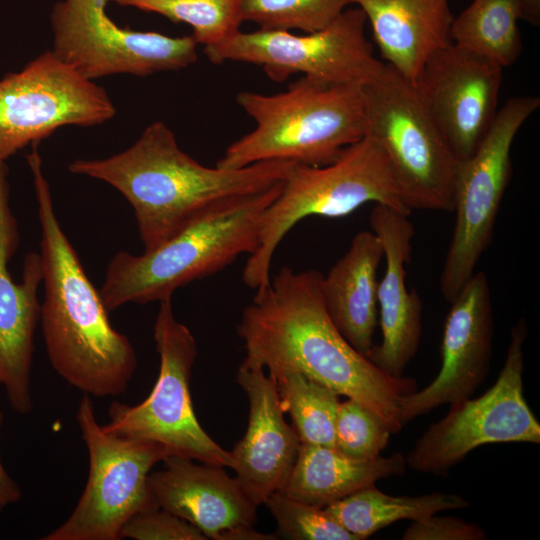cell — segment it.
Here are the masks:
<instances>
[{
    "instance_id": "1",
    "label": "cell",
    "mask_w": 540,
    "mask_h": 540,
    "mask_svg": "<svg viewBox=\"0 0 540 540\" xmlns=\"http://www.w3.org/2000/svg\"><path fill=\"white\" fill-rule=\"evenodd\" d=\"M323 274L283 267L256 290L237 325L243 361L276 376L297 371L365 405L389 426L403 429L402 401L417 391L409 377H393L356 351L333 324L324 305Z\"/></svg>"
},
{
    "instance_id": "2",
    "label": "cell",
    "mask_w": 540,
    "mask_h": 540,
    "mask_svg": "<svg viewBox=\"0 0 540 540\" xmlns=\"http://www.w3.org/2000/svg\"><path fill=\"white\" fill-rule=\"evenodd\" d=\"M27 161L41 229L44 298L40 324L49 361L68 384L95 397L125 393L137 357L129 339L115 330L108 310L87 276L56 216L38 143Z\"/></svg>"
},
{
    "instance_id": "3",
    "label": "cell",
    "mask_w": 540,
    "mask_h": 540,
    "mask_svg": "<svg viewBox=\"0 0 540 540\" xmlns=\"http://www.w3.org/2000/svg\"><path fill=\"white\" fill-rule=\"evenodd\" d=\"M295 163L207 167L181 150L174 133L157 121L126 150L104 159H77L68 169L108 183L127 199L144 251H149L211 206L283 181Z\"/></svg>"
},
{
    "instance_id": "4",
    "label": "cell",
    "mask_w": 540,
    "mask_h": 540,
    "mask_svg": "<svg viewBox=\"0 0 540 540\" xmlns=\"http://www.w3.org/2000/svg\"><path fill=\"white\" fill-rule=\"evenodd\" d=\"M283 181L211 206L152 250L116 253L99 290L107 310L172 298L178 288L223 270L243 254H253L262 215Z\"/></svg>"
},
{
    "instance_id": "5",
    "label": "cell",
    "mask_w": 540,
    "mask_h": 540,
    "mask_svg": "<svg viewBox=\"0 0 540 540\" xmlns=\"http://www.w3.org/2000/svg\"><path fill=\"white\" fill-rule=\"evenodd\" d=\"M236 102L256 127L226 149L216 164L222 169L267 160L323 166L366 134L361 86L303 76L277 94L239 92Z\"/></svg>"
},
{
    "instance_id": "6",
    "label": "cell",
    "mask_w": 540,
    "mask_h": 540,
    "mask_svg": "<svg viewBox=\"0 0 540 540\" xmlns=\"http://www.w3.org/2000/svg\"><path fill=\"white\" fill-rule=\"evenodd\" d=\"M369 202L405 215L412 212L385 152L369 135L346 147L327 165L295 163L262 215L257 248L243 269L244 283L255 290L269 284L276 249L302 219L344 217Z\"/></svg>"
},
{
    "instance_id": "7",
    "label": "cell",
    "mask_w": 540,
    "mask_h": 540,
    "mask_svg": "<svg viewBox=\"0 0 540 540\" xmlns=\"http://www.w3.org/2000/svg\"><path fill=\"white\" fill-rule=\"evenodd\" d=\"M366 134L385 152L411 210H453L457 160L413 82L388 64L363 87Z\"/></svg>"
},
{
    "instance_id": "8",
    "label": "cell",
    "mask_w": 540,
    "mask_h": 540,
    "mask_svg": "<svg viewBox=\"0 0 540 540\" xmlns=\"http://www.w3.org/2000/svg\"><path fill=\"white\" fill-rule=\"evenodd\" d=\"M154 341L160 367L151 393L137 405L113 402L109 422L102 427L119 436L156 442L167 457L232 468L231 453L207 434L194 412L190 378L197 345L191 331L176 319L172 298L159 302Z\"/></svg>"
},
{
    "instance_id": "9",
    "label": "cell",
    "mask_w": 540,
    "mask_h": 540,
    "mask_svg": "<svg viewBox=\"0 0 540 540\" xmlns=\"http://www.w3.org/2000/svg\"><path fill=\"white\" fill-rule=\"evenodd\" d=\"M89 455V474L70 516L43 540H118L135 513L157 507L148 476L168 455L160 444L110 433L98 424L91 396L76 414Z\"/></svg>"
},
{
    "instance_id": "10",
    "label": "cell",
    "mask_w": 540,
    "mask_h": 540,
    "mask_svg": "<svg viewBox=\"0 0 540 540\" xmlns=\"http://www.w3.org/2000/svg\"><path fill=\"white\" fill-rule=\"evenodd\" d=\"M539 105L538 96L509 99L498 109L476 151L457 161L452 210L455 223L439 281L441 294L448 303L474 274L479 259L491 244L512 173L513 141Z\"/></svg>"
},
{
    "instance_id": "11",
    "label": "cell",
    "mask_w": 540,
    "mask_h": 540,
    "mask_svg": "<svg viewBox=\"0 0 540 540\" xmlns=\"http://www.w3.org/2000/svg\"><path fill=\"white\" fill-rule=\"evenodd\" d=\"M527 330L524 318L511 328L502 369L483 395L451 403L449 412L415 441L405 456L411 469L447 476L482 445L540 443V423L523 393V346Z\"/></svg>"
},
{
    "instance_id": "12",
    "label": "cell",
    "mask_w": 540,
    "mask_h": 540,
    "mask_svg": "<svg viewBox=\"0 0 540 540\" xmlns=\"http://www.w3.org/2000/svg\"><path fill=\"white\" fill-rule=\"evenodd\" d=\"M366 22L361 8L345 9L328 26L306 35L285 30H238L204 46L203 52L214 64L237 61L259 65L275 82L302 73L328 83L364 87L385 66L366 38Z\"/></svg>"
},
{
    "instance_id": "13",
    "label": "cell",
    "mask_w": 540,
    "mask_h": 540,
    "mask_svg": "<svg viewBox=\"0 0 540 540\" xmlns=\"http://www.w3.org/2000/svg\"><path fill=\"white\" fill-rule=\"evenodd\" d=\"M107 0H61L51 15L52 52L86 79L115 74L150 76L186 68L197 61L192 35L171 37L114 23Z\"/></svg>"
},
{
    "instance_id": "14",
    "label": "cell",
    "mask_w": 540,
    "mask_h": 540,
    "mask_svg": "<svg viewBox=\"0 0 540 540\" xmlns=\"http://www.w3.org/2000/svg\"><path fill=\"white\" fill-rule=\"evenodd\" d=\"M115 114L104 88L45 51L0 79V162L63 126H95Z\"/></svg>"
},
{
    "instance_id": "15",
    "label": "cell",
    "mask_w": 540,
    "mask_h": 540,
    "mask_svg": "<svg viewBox=\"0 0 540 540\" xmlns=\"http://www.w3.org/2000/svg\"><path fill=\"white\" fill-rule=\"evenodd\" d=\"M499 64L453 43L436 51L414 85L457 161L470 157L498 112Z\"/></svg>"
},
{
    "instance_id": "16",
    "label": "cell",
    "mask_w": 540,
    "mask_h": 540,
    "mask_svg": "<svg viewBox=\"0 0 540 540\" xmlns=\"http://www.w3.org/2000/svg\"><path fill=\"white\" fill-rule=\"evenodd\" d=\"M449 304L440 370L425 388L402 401L403 426L441 405L472 397L489 372L494 322L486 273L474 272Z\"/></svg>"
},
{
    "instance_id": "17",
    "label": "cell",
    "mask_w": 540,
    "mask_h": 540,
    "mask_svg": "<svg viewBox=\"0 0 540 540\" xmlns=\"http://www.w3.org/2000/svg\"><path fill=\"white\" fill-rule=\"evenodd\" d=\"M161 470L150 472L155 505L192 524L212 540H274L258 532L257 505L224 467L169 456Z\"/></svg>"
},
{
    "instance_id": "18",
    "label": "cell",
    "mask_w": 540,
    "mask_h": 540,
    "mask_svg": "<svg viewBox=\"0 0 540 540\" xmlns=\"http://www.w3.org/2000/svg\"><path fill=\"white\" fill-rule=\"evenodd\" d=\"M7 175L6 163L0 162V386L11 408L25 415L33 408L31 368L43 271L40 253L31 252L24 258L21 282H15L9 272L19 234L8 204Z\"/></svg>"
},
{
    "instance_id": "19",
    "label": "cell",
    "mask_w": 540,
    "mask_h": 540,
    "mask_svg": "<svg viewBox=\"0 0 540 540\" xmlns=\"http://www.w3.org/2000/svg\"><path fill=\"white\" fill-rule=\"evenodd\" d=\"M369 222L381 241L386 266L377 289L382 339L367 358L390 376L402 377L418 352L422 334L423 304L405 281L414 226L408 215L384 204H375Z\"/></svg>"
},
{
    "instance_id": "20",
    "label": "cell",
    "mask_w": 540,
    "mask_h": 540,
    "mask_svg": "<svg viewBox=\"0 0 540 540\" xmlns=\"http://www.w3.org/2000/svg\"><path fill=\"white\" fill-rule=\"evenodd\" d=\"M237 382L249 401V420L243 438L230 451L232 469L257 505L285 486L295 465L300 439L284 419L276 381L265 369L243 361Z\"/></svg>"
},
{
    "instance_id": "21",
    "label": "cell",
    "mask_w": 540,
    "mask_h": 540,
    "mask_svg": "<svg viewBox=\"0 0 540 540\" xmlns=\"http://www.w3.org/2000/svg\"><path fill=\"white\" fill-rule=\"evenodd\" d=\"M361 8L384 59L411 82L426 61L452 43L449 0H350Z\"/></svg>"
},
{
    "instance_id": "22",
    "label": "cell",
    "mask_w": 540,
    "mask_h": 540,
    "mask_svg": "<svg viewBox=\"0 0 540 540\" xmlns=\"http://www.w3.org/2000/svg\"><path fill=\"white\" fill-rule=\"evenodd\" d=\"M382 258L378 236L372 230L359 231L321 282L330 319L347 342L366 357L374 346L378 321L377 271Z\"/></svg>"
},
{
    "instance_id": "23",
    "label": "cell",
    "mask_w": 540,
    "mask_h": 540,
    "mask_svg": "<svg viewBox=\"0 0 540 540\" xmlns=\"http://www.w3.org/2000/svg\"><path fill=\"white\" fill-rule=\"evenodd\" d=\"M406 466L405 456L399 452L354 459L334 447L301 443L291 474L279 492L324 508L379 480L402 475Z\"/></svg>"
},
{
    "instance_id": "24",
    "label": "cell",
    "mask_w": 540,
    "mask_h": 540,
    "mask_svg": "<svg viewBox=\"0 0 540 540\" xmlns=\"http://www.w3.org/2000/svg\"><path fill=\"white\" fill-rule=\"evenodd\" d=\"M468 506L469 502L459 494L432 492L394 496L381 492L374 484L324 508L358 540H364L401 520L415 521Z\"/></svg>"
},
{
    "instance_id": "25",
    "label": "cell",
    "mask_w": 540,
    "mask_h": 540,
    "mask_svg": "<svg viewBox=\"0 0 540 540\" xmlns=\"http://www.w3.org/2000/svg\"><path fill=\"white\" fill-rule=\"evenodd\" d=\"M522 14L521 0H473L453 19L452 43L506 68L522 51Z\"/></svg>"
},
{
    "instance_id": "26",
    "label": "cell",
    "mask_w": 540,
    "mask_h": 540,
    "mask_svg": "<svg viewBox=\"0 0 540 540\" xmlns=\"http://www.w3.org/2000/svg\"><path fill=\"white\" fill-rule=\"evenodd\" d=\"M281 405L302 444L334 447L339 394L297 371L275 378Z\"/></svg>"
},
{
    "instance_id": "27",
    "label": "cell",
    "mask_w": 540,
    "mask_h": 540,
    "mask_svg": "<svg viewBox=\"0 0 540 540\" xmlns=\"http://www.w3.org/2000/svg\"><path fill=\"white\" fill-rule=\"evenodd\" d=\"M186 23L197 44H216L239 30L242 0H107Z\"/></svg>"
},
{
    "instance_id": "28",
    "label": "cell",
    "mask_w": 540,
    "mask_h": 540,
    "mask_svg": "<svg viewBox=\"0 0 540 540\" xmlns=\"http://www.w3.org/2000/svg\"><path fill=\"white\" fill-rule=\"evenodd\" d=\"M348 4L350 0H242L241 14L261 30L310 33L332 23Z\"/></svg>"
},
{
    "instance_id": "29",
    "label": "cell",
    "mask_w": 540,
    "mask_h": 540,
    "mask_svg": "<svg viewBox=\"0 0 540 540\" xmlns=\"http://www.w3.org/2000/svg\"><path fill=\"white\" fill-rule=\"evenodd\" d=\"M277 524V536L291 540H358L325 508L299 501L281 492L264 503Z\"/></svg>"
},
{
    "instance_id": "30",
    "label": "cell",
    "mask_w": 540,
    "mask_h": 540,
    "mask_svg": "<svg viewBox=\"0 0 540 540\" xmlns=\"http://www.w3.org/2000/svg\"><path fill=\"white\" fill-rule=\"evenodd\" d=\"M391 429L374 411L347 398L340 402L335 423L334 448L354 459H371L387 447Z\"/></svg>"
},
{
    "instance_id": "31",
    "label": "cell",
    "mask_w": 540,
    "mask_h": 540,
    "mask_svg": "<svg viewBox=\"0 0 540 540\" xmlns=\"http://www.w3.org/2000/svg\"><path fill=\"white\" fill-rule=\"evenodd\" d=\"M121 538L134 540H206L192 524L159 507L135 513L124 524Z\"/></svg>"
},
{
    "instance_id": "32",
    "label": "cell",
    "mask_w": 540,
    "mask_h": 540,
    "mask_svg": "<svg viewBox=\"0 0 540 540\" xmlns=\"http://www.w3.org/2000/svg\"><path fill=\"white\" fill-rule=\"evenodd\" d=\"M486 532L479 525L456 516H437L412 521L402 540H484Z\"/></svg>"
},
{
    "instance_id": "33",
    "label": "cell",
    "mask_w": 540,
    "mask_h": 540,
    "mask_svg": "<svg viewBox=\"0 0 540 540\" xmlns=\"http://www.w3.org/2000/svg\"><path fill=\"white\" fill-rule=\"evenodd\" d=\"M3 423V413L0 409V430ZM22 492L18 484L11 478L0 458V512L7 506L19 501Z\"/></svg>"
},
{
    "instance_id": "34",
    "label": "cell",
    "mask_w": 540,
    "mask_h": 540,
    "mask_svg": "<svg viewBox=\"0 0 540 540\" xmlns=\"http://www.w3.org/2000/svg\"><path fill=\"white\" fill-rule=\"evenodd\" d=\"M522 20L539 25L540 22V0H521Z\"/></svg>"
}]
</instances>
